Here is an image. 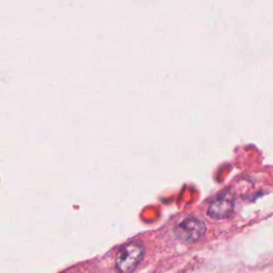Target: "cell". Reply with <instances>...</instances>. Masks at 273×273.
I'll list each match as a JSON object with an SVG mask.
<instances>
[{
	"mask_svg": "<svg viewBox=\"0 0 273 273\" xmlns=\"http://www.w3.org/2000/svg\"><path fill=\"white\" fill-rule=\"evenodd\" d=\"M144 256V247L141 242L132 241L124 244L119 251L116 267L119 273H132L138 267Z\"/></svg>",
	"mask_w": 273,
	"mask_h": 273,
	"instance_id": "cell-1",
	"label": "cell"
},
{
	"mask_svg": "<svg viewBox=\"0 0 273 273\" xmlns=\"http://www.w3.org/2000/svg\"><path fill=\"white\" fill-rule=\"evenodd\" d=\"M205 232V223L197 217H188L184 219L174 228L176 238L188 243L198 241L201 237H203Z\"/></svg>",
	"mask_w": 273,
	"mask_h": 273,
	"instance_id": "cell-2",
	"label": "cell"
},
{
	"mask_svg": "<svg viewBox=\"0 0 273 273\" xmlns=\"http://www.w3.org/2000/svg\"><path fill=\"white\" fill-rule=\"evenodd\" d=\"M235 211V197L229 191H223L215 196L208 205L207 213L212 219H226Z\"/></svg>",
	"mask_w": 273,
	"mask_h": 273,
	"instance_id": "cell-3",
	"label": "cell"
}]
</instances>
